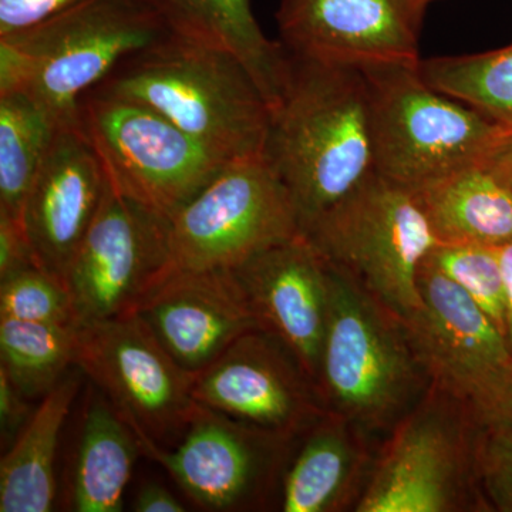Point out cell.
Returning a JSON list of instances; mask_svg holds the SVG:
<instances>
[{"label":"cell","mask_w":512,"mask_h":512,"mask_svg":"<svg viewBox=\"0 0 512 512\" xmlns=\"http://www.w3.org/2000/svg\"><path fill=\"white\" fill-rule=\"evenodd\" d=\"M265 158L288 188L302 232L362 184L375 171L362 69L291 56Z\"/></svg>","instance_id":"6da1fadb"},{"label":"cell","mask_w":512,"mask_h":512,"mask_svg":"<svg viewBox=\"0 0 512 512\" xmlns=\"http://www.w3.org/2000/svg\"><path fill=\"white\" fill-rule=\"evenodd\" d=\"M93 90L143 104L222 160L265 157L272 110L237 57L167 33Z\"/></svg>","instance_id":"7a4b0ae2"},{"label":"cell","mask_w":512,"mask_h":512,"mask_svg":"<svg viewBox=\"0 0 512 512\" xmlns=\"http://www.w3.org/2000/svg\"><path fill=\"white\" fill-rule=\"evenodd\" d=\"M138 0H86L0 37V94L25 93L60 128L80 130L79 103L121 60L167 35Z\"/></svg>","instance_id":"3957f363"},{"label":"cell","mask_w":512,"mask_h":512,"mask_svg":"<svg viewBox=\"0 0 512 512\" xmlns=\"http://www.w3.org/2000/svg\"><path fill=\"white\" fill-rule=\"evenodd\" d=\"M427 379L406 326L329 264V306L315 389L323 409L363 431L394 427Z\"/></svg>","instance_id":"277c9868"},{"label":"cell","mask_w":512,"mask_h":512,"mask_svg":"<svg viewBox=\"0 0 512 512\" xmlns=\"http://www.w3.org/2000/svg\"><path fill=\"white\" fill-rule=\"evenodd\" d=\"M362 72L375 171L409 190L480 163L508 128L431 87L419 64H375Z\"/></svg>","instance_id":"5b68a950"},{"label":"cell","mask_w":512,"mask_h":512,"mask_svg":"<svg viewBox=\"0 0 512 512\" xmlns=\"http://www.w3.org/2000/svg\"><path fill=\"white\" fill-rule=\"evenodd\" d=\"M302 234L400 319L419 308V269L439 241L409 188L373 171Z\"/></svg>","instance_id":"8992f818"},{"label":"cell","mask_w":512,"mask_h":512,"mask_svg":"<svg viewBox=\"0 0 512 512\" xmlns=\"http://www.w3.org/2000/svg\"><path fill=\"white\" fill-rule=\"evenodd\" d=\"M79 116L111 187L168 222L229 164L134 101L90 90Z\"/></svg>","instance_id":"52a82bcc"},{"label":"cell","mask_w":512,"mask_h":512,"mask_svg":"<svg viewBox=\"0 0 512 512\" xmlns=\"http://www.w3.org/2000/svg\"><path fill=\"white\" fill-rule=\"evenodd\" d=\"M299 234L291 194L266 158L232 161L168 222L164 276L232 271Z\"/></svg>","instance_id":"ba28073f"},{"label":"cell","mask_w":512,"mask_h":512,"mask_svg":"<svg viewBox=\"0 0 512 512\" xmlns=\"http://www.w3.org/2000/svg\"><path fill=\"white\" fill-rule=\"evenodd\" d=\"M420 306L403 320L431 386L463 404L483 426L512 372V350L487 313L424 259L417 276Z\"/></svg>","instance_id":"9c48e42d"},{"label":"cell","mask_w":512,"mask_h":512,"mask_svg":"<svg viewBox=\"0 0 512 512\" xmlns=\"http://www.w3.org/2000/svg\"><path fill=\"white\" fill-rule=\"evenodd\" d=\"M74 366L113 404L140 448L184 433L197 373L184 369L137 313L77 325Z\"/></svg>","instance_id":"30bf717a"},{"label":"cell","mask_w":512,"mask_h":512,"mask_svg":"<svg viewBox=\"0 0 512 512\" xmlns=\"http://www.w3.org/2000/svg\"><path fill=\"white\" fill-rule=\"evenodd\" d=\"M431 392L393 427L355 511H457L470 498L477 434L470 439L467 427L477 421L464 426L466 407H451L456 400L436 387Z\"/></svg>","instance_id":"8fae6325"},{"label":"cell","mask_w":512,"mask_h":512,"mask_svg":"<svg viewBox=\"0 0 512 512\" xmlns=\"http://www.w3.org/2000/svg\"><path fill=\"white\" fill-rule=\"evenodd\" d=\"M168 221L111 187L63 276L77 325L130 315L163 279Z\"/></svg>","instance_id":"7c38bea8"},{"label":"cell","mask_w":512,"mask_h":512,"mask_svg":"<svg viewBox=\"0 0 512 512\" xmlns=\"http://www.w3.org/2000/svg\"><path fill=\"white\" fill-rule=\"evenodd\" d=\"M289 443L197 403L173 451L154 443L141 451L161 464L198 507L237 511L264 497Z\"/></svg>","instance_id":"4fadbf2b"},{"label":"cell","mask_w":512,"mask_h":512,"mask_svg":"<svg viewBox=\"0 0 512 512\" xmlns=\"http://www.w3.org/2000/svg\"><path fill=\"white\" fill-rule=\"evenodd\" d=\"M192 399L286 440L305 434L326 413L295 357L264 330L235 340L198 372Z\"/></svg>","instance_id":"5bb4252c"},{"label":"cell","mask_w":512,"mask_h":512,"mask_svg":"<svg viewBox=\"0 0 512 512\" xmlns=\"http://www.w3.org/2000/svg\"><path fill=\"white\" fill-rule=\"evenodd\" d=\"M264 332L285 346L315 384L329 306V262L305 234L232 269Z\"/></svg>","instance_id":"9a60e30c"},{"label":"cell","mask_w":512,"mask_h":512,"mask_svg":"<svg viewBox=\"0 0 512 512\" xmlns=\"http://www.w3.org/2000/svg\"><path fill=\"white\" fill-rule=\"evenodd\" d=\"M279 42L299 59L363 69L419 64L420 32L397 0H279Z\"/></svg>","instance_id":"2e32d148"},{"label":"cell","mask_w":512,"mask_h":512,"mask_svg":"<svg viewBox=\"0 0 512 512\" xmlns=\"http://www.w3.org/2000/svg\"><path fill=\"white\" fill-rule=\"evenodd\" d=\"M134 313L192 373L211 365L235 340L262 330L232 271L171 272Z\"/></svg>","instance_id":"e0dca14e"},{"label":"cell","mask_w":512,"mask_h":512,"mask_svg":"<svg viewBox=\"0 0 512 512\" xmlns=\"http://www.w3.org/2000/svg\"><path fill=\"white\" fill-rule=\"evenodd\" d=\"M106 185L100 158L82 131L59 128L29 192L23 224L37 264L62 282Z\"/></svg>","instance_id":"ac0fdd59"},{"label":"cell","mask_w":512,"mask_h":512,"mask_svg":"<svg viewBox=\"0 0 512 512\" xmlns=\"http://www.w3.org/2000/svg\"><path fill=\"white\" fill-rule=\"evenodd\" d=\"M164 28L198 45L237 57L269 107L278 109L291 76V56L259 26L251 0H138Z\"/></svg>","instance_id":"d6986e66"},{"label":"cell","mask_w":512,"mask_h":512,"mask_svg":"<svg viewBox=\"0 0 512 512\" xmlns=\"http://www.w3.org/2000/svg\"><path fill=\"white\" fill-rule=\"evenodd\" d=\"M362 429L336 414L325 413L306 431L282 485V511L343 510L360 488L369 456Z\"/></svg>","instance_id":"ffe728a7"},{"label":"cell","mask_w":512,"mask_h":512,"mask_svg":"<svg viewBox=\"0 0 512 512\" xmlns=\"http://www.w3.org/2000/svg\"><path fill=\"white\" fill-rule=\"evenodd\" d=\"M413 192L439 244L512 242V190L481 161Z\"/></svg>","instance_id":"44dd1931"},{"label":"cell","mask_w":512,"mask_h":512,"mask_svg":"<svg viewBox=\"0 0 512 512\" xmlns=\"http://www.w3.org/2000/svg\"><path fill=\"white\" fill-rule=\"evenodd\" d=\"M80 370L43 397L0 463V512H47L55 504L60 433L80 389Z\"/></svg>","instance_id":"7402d4cb"},{"label":"cell","mask_w":512,"mask_h":512,"mask_svg":"<svg viewBox=\"0 0 512 512\" xmlns=\"http://www.w3.org/2000/svg\"><path fill=\"white\" fill-rule=\"evenodd\" d=\"M138 453L140 444L127 421L103 393L90 394L70 480L72 510H123L124 493Z\"/></svg>","instance_id":"603a6c76"},{"label":"cell","mask_w":512,"mask_h":512,"mask_svg":"<svg viewBox=\"0 0 512 512\" xmlns=\"http://www.w3.org/2000/svg\"><path fill=\"white\" fill-rule=\"evenodd\" d=\"M59 128L28 94H0V214L23 222L29 192Z\"/></svg>","instance_id":"cb8c5ba5"},{"label":"cell","mask_w":512,"mask_h":512,"mask_svg":"<svg viewBox=\"0 0 512 512\" xmlns=\"http://www.w3.org/2000/svg\"><path fill=\"white\" fill-rule=\"evenodd\" d=\"M76 350L77 325L0 319V369L29 400L43 399L66 376Z\"/></svg>","instance_id":"d4e9b609"},{"label":"cell","mask_w":512,"mask_h":512,"mask_svg":"<svg viewBox=\"0 0 512 512\" xmlns=\"http://www.w3.org/2000/svg\"><path fill=\"white\" fill-rule=\"evenodd\" d=\"M419 72L440 93L512 127V45L476 55L421 59Z\"/></svg>","instance_id":"484cf974"},{"label":"cell","mask_w":512,"mask_h":512,"mask_svg":"<svg viewBox=\"0 0 512 512\" xmlns=\"http://www.w3.org/2000/svg\"><path fill=\"white\" fill-rule=\"evenodd\" d=\"M426 261L460 286L507 338V288L497 247L439 244Z\"/></svg>","instance_id":"4316f807"},{"label":"cell","mask_w":512,"mask_h":512,"mask_svg":"<svg viewBox=\"0 0 512 512\" xmlns=\"http://www.w3.org/2000/svg\"><path fill=\"white\" fill-rule=\"evenodd\" d=\"M0 319L77 325L66 286L39 266L0 279Z\"/></svg>","instance_id":"83f0119b"},{"label":"cell","mask_w":512,"mask_h":512,"mask_svg":"<svg viewBox=\"0 0 512 512\" xmlns=\"http://www.w3.org/2000/svg\"><path fill=\"white\" fill-rule=\"evenodd\" d=\"M477 483L493 510L512 512V426L505 423L478 427L476 450Z\"/></svg>","instance_id":"f1b7e54d"},{"label":"cell","mask_w":512,"mask_h":512,"mask_svg":"<svg viewBox=\"0 0 512 512\" xmlns=\"http://www.w3.org/2000/svg\"><path fill=\"white\" fill-rule=\"evenodd\" d=\"M86 0H0V37L33 28Z\"/></svg>","instance_id":"f546056e"},{"label":"cell","mask_w":512,"mask_h":512,"mask_svg":"<svg viewBox=\"0 0 512 512\" xmlns=\"http://www.w3.org/2000/svg\"><path fill=\"white\" fill-rule=\"evenodd\" d=\"M33 266L39 264L25 225L0 214V279Z\"/></svg>","instance_id":"4dcf8cb0"},{"label":"cell","mask_w":512,"mask_h":512,"mask_svg":"<svg viewBox=\"0 0 512 512\" xmlns=\"http://www.w3.org/2000/svg\"><path fill=\"white\" fill-rule=\"evenodd\" d=\"M28 400L12 383L5 370L0 369V430L3 444L6 441L9 447L32 417Z\"/></svg>","instance_id":"1f68e13d"},{"label":"cell","mask_w":512,"mask_h":512,"mask_svg":"<svg viewBox=\"0 0 512 512\" xmlns=\"http://www.w3.org/2000/svg\"><path fill=\"white\" fill-rule=\"evenodd\" d=\"M133 510L137 512H183L185 507L175 495L158 483L141 485L134 500Z\"/></svg>","instance_id":"d6a6232c"},{"label":"cell","mask_w":512,"mask_h":512,"mask_svg":"<svg viewBox=\"0 0 512 512\" xmlns=\"http://www.w3.org/2000/svg\"><path fill=\"white\" fill-rule=\"evenodd\" d=\"M481 163L490 168L512 190V127L495 140Z\"/></svg>","instance_id":"836d02e7"},{"label":"cell","mask_w":512,"mask_h":512,"mask_svg":"<svg viewBox=\"0 0 512 512\" xmlns=\"http://www.w3.org/2000/svg\"><path fill=\"white\" fill-rule=\"evenodd\" d=\"M500 251L501 265H503L505 288H507L508 320L507 340L512 350V242L498 247Z\"/></svg>","instance_id":"e575fe53"},{"label":"cell","mask_w":512,"mask_h":512,"mask_svg":"<svg viewBox=\"0 0 512 512\" xmlns=\"http://www.w3.org/2000/svg\"><path fill=\"white\" fill-rule=\"evenodd\" d=\"M436 2H440V0H397L406 18L409 19V22L412 23L414 28L419 30V32L427 10Z\"/></svg>","instance_id":"d590c367"},{"label":"cell","mask_w":512,"mask_h":512,"mask_svg":"<svg viewBox=\"0 0 512 512\" xmlns=\"http://www.w3.org/2000/svg\"><path fill=\"white\" fill-rule=\"evenodd\" d=\"M505 423L512 426V372L490 423Z\"/></svg>","instance_id":"8d00e7d4"}]
</instances>
